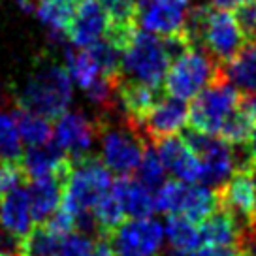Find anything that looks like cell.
<instances>
[{"label": "cell", "instance_id": "1", "mask_svg": "<svg viewBox=\"0 0 256 256\" xmlns=\"http://www.w3.org/2000/svg\"><path fill=\"white\" fill-rule=\"evenodd\" d=\"M113 186V174L98 156L74 162L64 179V194L60 208L72 213L78 220V230L100 238L90 211Z\"/></svg>", "mask_w": 256, "mask_h": 256}, {"label": "cell", "instance_id": "2", "mask_svg": "<svg viewBox=\"0 0 256 256\" xmlns=\"http://www.w3.org/2000/svg\"><path fill=\"white\" fill-rule=\"evenodd\" d=\"M181 32L190 48L206 51L218 66H226L245 46V38L232 14L208 4L188 10Z\"/></svg>", "mask_w": 256, "mask_h": 256}, {"label": "cell", "instance_id": "3", "mask_svg": "<svg viewBox=\"0 0 256 256\" xmlns=\"http://www.w3.org/2000/svg\"><path fill=\"white\" fill-rule=\"evenodd\" d=\"M74 100V83L66 66L44 58L32 68L23 88L17 92V108L46 119H58Z\"/></svg>", "mask_w": 256, "mask_h": 256}, {"label": "cell", "instance_id": "4", "mask_svg": "<svg viewBox=\"0 0 256 256\" xmlns=\"http://www.w3.org/2000/svg\"><path fill=\"white\" fill-rule=\"evenodd\" d=\"M98 124L100 160L106 168L119 177L134 174L149 145L140 128L120 112L104 113Z\"/></svg>", "mask_w": 256, "mask_h": 256}, {"label": "cell", "instance_id": "5", "mask_svg": "<svg viewBox=\"0 0 256 256\" xmlns=\"http://www.w3.org/2000/svg\"><path fill=\"white\" fill-rule=\"evenodd\" d=\"M170 64L172 62L164 49L162 38L138 28L122 51L119 81L162 88Z\"/></svg>", "mask_w": 256, "mask_h": 256}, {"label": "cell", "instance_id": "6", "mask_svg": "<svg viewBox=\"0 0 256 256\" xmlns=\"http://www.w3.org/2000/svg\"><path fill=\"white\" fill-rule=\"evenodd\" d=\"M154 213L162 215H181L192 222H204L209 215H213L218 206V192L211 190L204 184L181 183L176 179H168L160 188L152 192Z\"/></svg>", "mask_w": 256, "mask_h": 256}, {"label": "cell", "instance_id": "7", "mask_svg": "<svg viewBox=\"0 0 256 256\" xmlns=\"http://www.w3.org/2000/svg\"><path fill=\"white\" fill-rule=\"evenodd\" d=\"M243 94L224 78V74L192 100L188 108L190 128L218 136L226 120L240 110Z\"/></svg>", "mask_w": 256, "mask_h": 256}, {"label": "cell", "instance_id": "8", "mask_svg": "<svg viewBox=\"0 0 256 256\" xmlns=\"http://www.w3.org/2000/svg\"><path fill=\"white\" fill-rule=\"evenodd\" d=\"M220 76L222 66H218L206 51L192 48L170 64L164 80V90L168 92V96L179 100H194Z\"/></svg>", "mask_w": 256, "mask_h": 256}, {"label": "cell", "instance_id": "9", "mask_svg": "<svg viewBox=\"0 0 256 256\" xmlns=\"http://www.w3.org/2000/svg\"><path fill=\"white\" fill-rule=\"evenodd\" d=\"M181 132V138L188 144L202 164L200 183L215 192L222 190L224 184L236 174L230 144H226L222 138L204 134L194 128H186Z\"/></svg>", "mask_w": 256, "mask_h": 256}, {"label": "cell", "instance_id": "10", "mask_svg": "<svg viewBox=\"0 0 256 256\" xmlns=\"http://www.w3.org/2000/svg\"><path fill=\"white\" fill-rule=\"evenodd\" d=\"M164 224L154 216L130 218L110 236L119 256H158L164 247Z\"/></svg>", "mask_w": 256, "mask_h": 256}, {"label": "cell", "instance_id": "11", "mask_svg": "<svg viewBox=\"0 0 256 256\" xmlns=\"http://www.w3.org/2000/svg\"><path fill=\"white\" fill-rule=\"evenodd\" d=\"M98 119H90L83 112H66L55 120L53 144L74 162L90 156V149L98 142Z\"/></svg>", "mask_w": 256, "mask_h": 256}, {"label": "cell", "instance_id": "12", "mask_svg": "<svg viewBox=\"0 0 256 256\" xmlns=\"http://www.w3.org/2000/svg\"><path fill=\"white\" fill-rule=\"evenodd\" d=\"M188 0H145L138 4L140 30L166 38L183 30L188 16Z\"/></svg>", "mask_w": 256, "mask_h": 256}, {"label": "cell", "instance_id": "13", "mask_svg": "<svg viewBox=\"0 0 256 256\" xmlns=\"http://www.w3.org/2000/svg\"><path fill=\"white\" fill-rule=\"evenodd\" d=\"M220 208L232 215L241 232V243L256 226V190L245 172H236L230 181L218 190Z\"/></svg>", "mask_w": 256, "mask_h": 256}, {"label": "cell", "instance_id": "14", "mask_svg": "<svg viewBox=\"0 0 256 256\" xmlns=\"http://www.w3.org/2000/svg\"><path fill=\"white\" fill-rule=\"evenodd\" d=\"M188 120V106L184 100L164 96L156 106H152L151 112L138 122L136 126L144 134L147 144H154L162 138L177 136L184 128Z\"/></svg>", "mask_w": 256, "mask_h": 256}, {"label": "cell", "instance_id": "15", "mask_svg": "<svg viewBox=\"0 0 256 256\" xmlns=\"http://www.w3.org/2000/svg\"><path fill=\"white\" fill-rule=\"evenodd\" d=\"M151 145L156 149V154H158L162 166L176 181L190 184L200 181V160L181 136L162 138Z\"/></svg>", "mask_w": 256, "mask_h": 256}, {"label": "cell", "instance_id": "16", "mask_svg": "<svg viewBox=\"0 0 256 256\" xmlns=\"http://www.w3.org/2000/svg\"><path fill=\"white\" fill-rule=\"evenodd\" d=\"M110 30V17L98 0H81L74 21L66 32L76 49H88L104 40Z\"/></svg>", "mask_w": 256, "mask_h": 256}, {"label": "cell", "instance_id": "17", "mask_svg": "<svg viewBox=\"0 0 256 256\" xmlns=\"http://www.w3.org/2000/svg\"><path fill=\"white\" fill-rule=\"evenodd\" d=\"M36 220L32 215L26 186L10 192L0 198V230L23 241L34 230Z\"/></svg>", "mask_w": 256, "mask_h": 256}, {"label": "cell", "instance_id": "18", "mask_svg": "<svg viewBox=\"0 0 256 256\" xmlns=\"http://www.w3.org/2000/svg\"><path fill=\"white\" fill-rule=\"evenodd\" d=\"M21 168L28 181L44 179V177L68 176L72 168V160L68 158L53 142L44 147H28V151L21 156Z\"/></svg>", "mask_w": 256, "mask_h": 256}, {"label": "cell", "instance_id": "19", "mask_svg": "<svg viewBox=\"0 0 256 256\" xmlns=\"http://www.w3.org/2000/svg\"><path fill=\"white\" fill-rule=\"evenodd\" d=\"M64 179L66 176L44 177V179L28 181L26 192H28L30 209L36 224H46L58 211L60 204H62Z\"/></svg>", "mask_w": 256, "mask_h": 256}, {"label": "cell", "instance_id": "20", "mask_svg": "<svg viewBox=\"0 0 256 256\" xmlns=\"http://www.w3.org/2000/svg\"><path fill=\"white\" fill-rule=\"evenodd\" d=\"M113 194L117 196L120 206L124 209V215L130 218H147L154 213V200L152 192L144 186L138 179L132 177H119L113 181Z\"/></svg>", "mask_w": 256, "mask_h": 256}, {"label": "cell", "instance_id": "21", "mask_svg": "<svg viewBox=\"0 0 256 256\" xmlns=\"http://www.w3.org/2000/svg\"><path fill=\"white\" fill-rule=\"evenodd\" d=\"M222 74L243 96H256V42H247L240 53L222 66Z\"/></svg>", "mask_w": 256, "mask_h": 256}, {"label": "cell", "instance_id": "22", "mask_svg": "<svg viewBox=\"0 0 256 256\" xmlns=\"http://www.w3.org/2000/svg\"><path fill=\"white\" fill-rule=\"evenodd\" d=\"M202 241L213 247H238L241 250V232L234 222L232 215L218 206L200 226Z\"/></svg>", "mask_w": 256, "mask_h": 256}, {"label": "cell", "instance_id": "23", "mask_svg": "<svg viewBox=\"0 0 256 256\" xmlns=\"http://www.w3.org/2000/svg\"><path fill=\"white\" fill-rule=\"evenodd\" d=\"M80 4L81 0H40L34 12L44 23V26L56 40H60L70 28Z\"/></svg>", "mask_w": 256, "mask_h": 256}, {"label": "cell", "instance_id": "24", "mask_svg": "<svg viewBox=\"0 0 256 256\" xmlns=\"http://www.w3.org/2000/svg\"><path fill=\"white\" fill-rule=\"evenodd\" d=\"M66 70L70 74V80L83 92L88 90L94 83L108 78L100 64L92 55L90 49H68L66 51Z\"/></svg>", "mask_w": 256, "mask_h": 256}, {"label": "cell", "instance_id": "25", "mask_svg": "<svg viewBox=\"0 0 256 256\" xmlns=\"http://www.w3.org/2000/svg\"><path fill=\"white\" fill-rule=\"evenodd\" d=\"M164 234L172 250L179 252H194L202 247V234L196 222L181 215H168L164 222Z\"/></svg>", "mask_w": 256, "mask_h": 256}, {"label": "cell", "instance_id": "26", "mask_svg": "<svg viewBox=\"0 0 256 256\" xmlns=\"http://www.w3.org/2000/svg\"><path fill=\"white\" fill-rule=\"evenodd\" d=\"M14 119H16L19 136H21L24 145H28V147H44V145L53 142V124L46 117L17 108L14 112Z\"/></svg>", "mask_w": 256, "mask_h": 256}, {"label": "cell", "instance_id": "27", "mask_svg": "<svg viewBox=\"0 0 256 256\" xmlns=\"http://www.w3.org/2000/svg\"><path fill=\"white\" fill-rule=\"evenodd\" d=\"M90 215L94 218L100 238H110L126 218L124 209L120 206V202L117 200V196L113 194V190L108 192L104 198L96 204L90 211Z\"/></svg>", "mask_w": 256, "mask_h": 256}, {"label": "cell", "instance_id": "28", "mask_svg": "<svg viewBox=\"0 0 256 256\" xmlns=\"http://www.w3.org/2000/svg\"><path fill=\"white\" fill-rule=\"evenodd\" d=\"M60 240L53 234L46 224H38L23 241L19 247V256H56Z\"/></svg>", "mask_w": 256, "mask_h": 256}, {"label": "cell", "instance_id": "29", "mask_svg": "<svg viewBox=\"0 0 256 256\" xmlns=\"http://www.w3.org/2000/svg\"><path fill=\"white\" fill-rule=\"evenodd\" d=\"M23 156V140L14 115L0 110V162H19Z\"/></svg>", "mask_w": 256, "mask_h": 256}, {"label": "cell", "instance_id": "30", "mask_svg": "<svg viewBox=\"0 0 256 256\" xmlns=\"http://www.w3.org/2000/svg\"><path fill=\"white\" fill-rule=\"evenodd\" d=\"M166 174L168 172L162 166L158 154H156V149L149 144L144 152V158H142V162H140V166L136 170V179L144 186H147L151 192H154L156 188H160L162 184L168 181Z\"/></svg>", "mask_w": 256, "mask_h": 256}, {"label": "cell", "instance_id": "31", "mask_svg": "<svg viewBox=\"0 0 256 256\" xmlns=\"http://www.w3.org/2000/svg\"><path fill=\"white\" fill-rule=\"evenodd\" d=\"M256 126V120L250 113L245 110V106L241 102L240 110L234 113L230 119L226 120V124L222 126L218 138H222L226 144H245L252 132V128Z\"/></svg>", "mask_w": 256, "mask_h": 256}, {"label": "cell", "instance_id": "32", "mask_svg": "<svg viewBox=\"0 0 256 256\" xmlns=\"http://www.w3.org/2000/svg\"><path fill=\"white\" fill-rule=\"evenodd\" d=\"M98 2L110 17V26L115 28L138 26V0H98Z\"/></svg>", "mask_w": 256, "mask_h": 256}, {"label": "cell", "instance_id": "33", "mask_svg": "<svg viewBox=\"0 0 256 256\" xmlns=\"http://www.w3.org/2000/svg\"><path fill=\"white\" fill-rule=\"evenodd\" d=\"M96 240L98 238H94V236L76 230V232L68 234L60 240L56 256H92Z\"/></svg>", "mask_w": 256, "mask_h": 256}, {"label": "cell", "instance_id": "34", "mask_svg": "<svg viewBox=\"0 0 256 256\" xmlns=\"http://www.w3.org/2000/svg\"><path fill=\"white\" fill-rule=\"evenodd\" d=\"M24 177L26 176L19 162H0V198L21 188Z\"/></svg>", "mask_w": 256, "mask_h": 256}, {"label": "cell", "instance_id": "35", "mask_svg": "<svg viewBox=\"0 0 256 256\" xmlns=\"http://www.w3.org/2000/svg\"><path fill=\"white\" fill-rule=\"evenodd\" d=\"M234 19L240 26L245 42H256V2L243 4L234 10Z\"/></svg>", "mask_w": 256, "mask_h": 256}, {"label": "cell", "instance_id": "36", "mask_svg": "<svg viewBox=\"0 0 256 256\" xmlns=\"http://www.w3.org/2000/svg\"><path fill=\"white\" fill-rule=\"evenodd\" d=\"M240 248L238 247H213V245H204V247L196 252L198 256H240Z\"/></svg>", "mask_w": 256, "mask_h": 256}, {"label": "cell", "instance_id": "37", "mask_svg": "<svg viewBox=\"0 0 256 256\" xmlns=\"http://www.w3.org/2000/svg\"><path fill=\"white\" fill-rule=\"evenodd\" d=\"M248 2H256V0H209V6L215 10L228 12V10H236L243 4H248Z\"/></svg>", "mask_w": 256, "mask_h": 256}, {"label": "cell", "instance_id": "38", "mask_svg": "<svg viewBox=\"0 0 256 256\" xmlns=\"http://www.w3.org/2000/svg\"><path fill=\"white\" fill-rule=\"evenodd\" d=\"M92 256H115V250H113V247H112L110 238H98V240H96Z\"/></svg>", "mask_w": 256, "mask_h": 256}, {"label": "cell", "instance_id": "39", "mask_svg": "<svg viewBox=\"0 0 256 256\" xmlns=\"http://www.w3.org/2000/svg\"><path fill=\"white\" fill-rule=\"evenodd\" d=\"M243 106L256 120V96H243Z\"/></svg>", "mask_w": 256, "mask_h": 256}, {"label": "cell", "instance_id": "40", "mask_svg": "<svg viewBox=\"0 0 256 256\" xmlns=\"http://www.w3.org/2000/svg\"><path fill=\"white\" fill-rule=\"evenodd\" d=\"M247 147H248V152H250V156L252 160L256 162V126L252 128V132H250V136L247 140Z\"/></svg>", "mask_w": 256, "mask_h": 256}, {"label": "cell", "instance_id": "41", "mask_svg": "<svg viewBox=\"0 0 256 256\" xmlns=\"http://www.w3.org/2000/svg\"><path fill=\"white\" fill-rule=\"evenodd\" d=\"M247 176H248V179H250V183H252V186H254V190H256V162L247 170Z\"/></svg>", "mask_w": 256, "mask_h": 256}, {"label": "cell", "instance_id": "42", "mask_svg": "<svg viewBox=\"0 0 256 256\" xmlns=\"http://www.w3.org/2000/svg\"><path fill=\"white\" fill-rule=\"evenodd\" d=\"M164 256H198V254H196V252H179V250H172V248H170Z\"/></svg>", "mask_w": 256, "mask_h": 256}, {"label": "cell", "instance_id": "43", "mask_svg": "<svg viewBox=\"0 0 256 256\" xmlns=\"http://www.w3.org/2000/svg\"><path fill=\"white\" fill-rule=\"evenodd\" d=\"M2 98H4V88H2V85H0V102H2Z\"/></svg>", "mask_w": 256, "mask_h": 256}, {"label": "cell", "instance_id": "44", "mask_svg": "<svg viewBox=\"0 0 256 256\" xmlns=\"http://www.w3.org/2000/svg\"><path fill=\"white\" fill-rule=\"evenodd\" d=\"M240 256H248V254H247V252H245V250H241V252H240Z\"/></svg>", "mask_w": 256, "mask_h": 256}, {"label": "cell", "instance_id": "45", "mask_svg": "<svg viewBox=\"0 0 256 256\" xmlns=\"http://www.w3.org/2000/svg\"><path fill=\"white\" fill-rule=\"evenodd\" d=\"M140 2H145V0H138V4H140Z\"/></svg>", "mask_w": 256, "mask_h": 256}, {"label": "cell", "instance_id": "46", "mask_svg": "<svg viewBox=\"0 0 256 256\" xmlns=\"http://www.w3.org/2000/svg\"><path fill=\"white\" fill-rule=\"evenodd\" d=\"M38 2H40V0H38Z\"/></svg>", "mask_w": 256, "mask_h": 256}, {"label": "cell", "instance_id": "47", "mask_svg": "<svg viewBox=\"0 0 256 256\" xmlns=\"http://www.w3.org/2000/svg\"><path fill=\"white\" fill-rule=\"evenodd\" d=\"M0 256H2V254H0Z\"/></svg>", "mask_w": 256, "mask_h": 256}]
</instances>
